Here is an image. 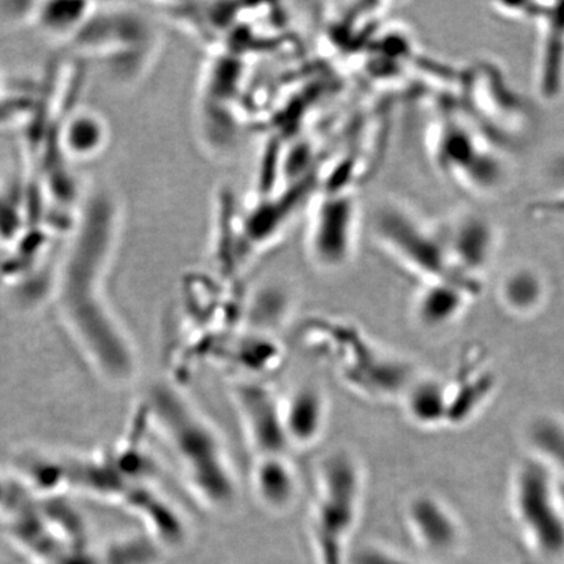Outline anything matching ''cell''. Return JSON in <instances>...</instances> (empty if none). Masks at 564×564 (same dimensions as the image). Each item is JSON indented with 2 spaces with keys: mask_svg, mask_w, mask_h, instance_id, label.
<instances>
[{
  "mask_svg": "<svg viewBox=\"0 0 564 564\" xmlns=\"http://www.w3.org/2000/svg\"><path fill=\"white\" fill-rule=\"evenodd\" d=\"M70 245L54 294L62 326L84 359L106 383L122 387L138 376L135 347L105 294L109 241H94L90 225Z\"/></svg>",
  "mask_w": 564,
  "mask_h": 564,
  "instance_id": "1",
  "label": "cell"
},
{
  "mask_svg": "<svg viewBox=\"0 0 564 564\" xmlns=\"http://www.w3.org/2000/svg\"><path fill=\"white\" fill-rule=\"evenodd\" d=\"M148 411L194 497L210 510H228L237 497L235 471L206 417L167 384L154 388Z\"/></svg>",
  "mask_w": 564,
  "mask_h": 564,
  "instance_id": "2",
  "label": "cell"
},
{
  "mask_svg": "<svg viewBox=\"0 0 564 564\" xmlns=\"http://www.w3.org/2000/svg\"><path fill=\"white\" fill-rule=\"evenodd\" d=\"M365 476L356 456L337 449L317 465L308 525L317 564H347L362 511Z\"/></svg>",
  "mask_w": 564,
  "mask_h": 564,
  "instance_id": "3",
  "label": "cell"
},
{
  "mask_svg": "<svg viewBox=\"0 0 564 564\" xmlns=\"http://www.w3.org/2000/svg\"><path fill=\"white\" fill-rule=\"evenodd\" d=\"M314 327L321 348L344 384L373 401L403 399L408 388L417 379V370L406 358L379 348L370 338L347 323L323 322Z\"/></svg>",
  "mask_w": 564,
  "mask_h": 564,
  "instance_id": "4",
  "label": "cell"
},
{
  "mask_svg": "<svg viewBox=\"0 0 564 564\" xmlns=\"http://www.w3.org/2000/svg\"><path fill=\"white\" fill-rule=\"evenodd\" d=\"M511 506L529 550L541 560L564 558V505L554 471L539 457L525 458L514 470Z\"/></svg>",
  "mask_w": 564,
  "mask_h": 564,
  "instance_id": "5",
  "label": "cell"
},
{
  "mask_svg": "<svg viewBox=\"0 0 564 564\" xmlns=\"http://www.w3.org/2000/svg\"><path fill=\"white\" fill-rule=\"evenodd\" d=\"M380 235L401 262L427 281H453L479 292V285L465 280L451 263L443 236L400 208H387L380 217Z\"/></svg>",
  "mask_w": 564,
  "mask_h": 564,
  "instance_id": "6",
  "label": "cell"
},
{
  "mask_svg": "<svg viewBox=\"0 0 564 564\" xmlns=\"http://www.w3.org/2000/svg\"><path fill=\"white\" fill-rule=\"evenodd\" d=\"M232 401L241 420L252 462L291 457L293 448L282 425L280 400L258 382L232 386Z\"/></svg>",
  "mask_w": 564,
  "mask_h": 564,
  "instance_id": "7",
  "label": "cell"
},
{
  "mask_svg": "<svg viewBox=\"0 0 564 564\" xmlns=\"http://www.w3.org/2000/svg\"><path fill=\"white\" fill-rule=\"evenodd\" d=\"M405 521L415 544L429 554L447 556L464 544V528L456 513L433 496L414 497L408 503Z\"/></svg>",
  "mask_w": 564,
  "mask_h": 564,
  "instance_id": "8",
  "label": "cell"
},
{
  "mask_svg": "<svg viewBox=\"0 0 564 564\" xmlns=\"http://www.w3.org/2000/svg\"><path fill=\"white\" fill-rule=\"evenodd\" d=\"M282 425L294 449L308 448L322 438L328 421V400L323 388L303 383L280 400Z\"/></svg>",
  "mask_w": 564,
  "mask_h": 564,
  "instance_id": "9",
  "label": "cell"
},
{
  "mask_svg": "<svg viewBox=\"0 0 564 564\" xmlns=\"http://www.w3.org/2000/svg\"><path fill=\"white\" fill-rule=\"evenodd\" d=\"M496 386L497 377L482 358L465 359L455 379L446 382L447 426H462L474 420L489 403Z\"/></svg>",
  "mask_w": 564,
  "mask_h": 564,
  "instance_id": "10",
  "label": "cell"
},
{
  "mask_svg": "<svg viewBox=\"0 0 564 564\" xmlns=\"http://www.w3.org/2000/svg\"><path fill=\"white\" fill-rule=\"evenodd\" d=\"M529 6L525 12L540 30L539 87L542 96L555 98L564 87V2Z\"/></svg>",
  "mask_w": 564,
  "mask_h": 564,
  "instance_id": "11",
  "label": "cell"
},
{
  "mask_svg": "<svg viewBox=\"0 0 564 564\" xmlns=\"http://www.w3.org/2000/svg\"><path fill=\"white\" fill-rule=\"evenodd\" d=\"M479 147L481 144L478 145L474 137H468L462 130L453 131L448 127L438 139L436 159L444 171L455 176L454 180L474 187L476 192H489L488 187L494 183L490 176L497 169L490 167L494 161Z\"/></svg>",
  "mask_w": 564,
  "mask_h": 564,
  "instance_id": "12",
  "label": "cell"
},
{
  "mask_svg": "<svg viewBox=\"0 0 564 564\" xmlns=\"http://www.w3.org/2000/svg\"><path fill=\"white\" fill-rule=\"evenodd\" d=\"M477 293L476 289L453 281H427L414 300L415 321L430 330L448 327L464 314Z\"/></svg>",
  "mask_w": 564,
  "mask_h": 564,
  "instance_id": "13",
  "label": "cell"
},
{
  "mask_svg": "<svg viewBox=\"0 0 564 564\" xmlns=\"http://www.w3.org/2000/svg\"><path fill=\"white\" fill-rule=\"evenodd\" d=\"M251 488L265 510L274 513L291 510L300 492L292 458L252 462Z\"/></svg>",
  "mask_w": 564,
  "mask_h": 564,
  "instance_id": "14",
  "label": "cell"
},
{
  "mask_svg": "<svg viewBox=\"0 0 564 564\" xmlns=\"http://www.w3.org/2000/svg\"><path fill=\"white\" fill-rule=\"evenodd\" d=\"M408 417L425 429L447 426L446 382L417 377L403 399Z\"/></svg>",
  "mask_w": 564,
  "mask_h": 564,
  "instance_id": "15",
  "label": "cell"
},
{
  "mask_svg": "<svg viewBox=\"0 0 564 564\" xmlns=\"http://www.w3.org/2000/svg\"><path fill=\"white\" fill-rule=\"evenodd\" d=\"M106 124L94 111H75L62 126L63 151L76 161L94 159L106 144Z\"/></svg>",
  "mask_w": 564,
  "mask_h": 564,
  "instance_id": "16",
  "label": "cell"
},
{
  "mask_svg": "<svg viewBox=\"0 0 564 564\" xmlns=\"http://www.w3.org/2000/svg\"><path fill=\"white\" fill-rule=\"evenodd\" d=\"M500 301L514 315H533L544 305L546 286L541 274L531 268H517L503 279Z\"/></svg>",
  "mask_w": 564,
  "mask_h": 564,
  "instance_id": "17",
  "label": "cell"
},
{
  "mask_svg": "<svg viewBox=\"0 0 564 564\" xmlns=\"http://www.w3.org/2000/svg\"><path fill=\"white\" fill-rule=\"evenodd\" d=\"M535 457L544 462L550 469L564 475V422L550 417L535 420L529 430Z\"/></svg>",
  "mask_w": 564,
  "mask_h": 564,
  "instance_id": "18",
  "label": "cell"
},
{
  "mask_svg": "<svg viewBox=\"0 0 564 564\" xmlns=\"http://www.w3.org/2000/svg\"><path fill=\"white\" fill-rule=\"evenodd\" d=\"M357 564H426L423 562L406 558L399 553L382 547H369L362 550L358 555Z\"/></svg>",
  "mask_w": 564,
  "mask_h": 564,
  "instance_id": "19",
  "label": "cell"
}]
</instances>
